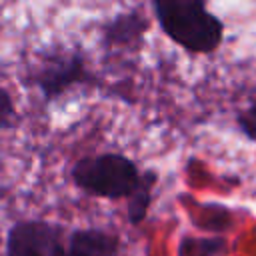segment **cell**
<instances>
[{
	"label": "cell",
	"instance_id": "5b68a950",
	"mask_svg": "<svg viewBox=\"0 0 256 256\" xmlns=\"http://www.w3.org/2000/svg\"><path fill=\"white\" fill-rule=\"evenodd\" d=\"M150 30L148 16L138 10H126L102 24V46L106 50H138Z\"/></svg>",
	"mask_w": 256,
	"mask_h": 256
},
{
	"label": "cell",
	"instance_id": "277c9868",
	"mask_svg": "<svg viewBox=\"0 0 256 256\" xmlns=\"http://www.w3.org/2000/svg\"><path fill=\"white\" fill-rule=\"evenodd\" d=\"M68 230L62 224L28 218L6 232V256H68Z\"/></svg>",
	"mask_w": 256,
	"mask_h": 256
},
{
	"label": "cell",
	"instance_id": "9c48e42d",
	"mask_svg": "<svg viewBox=\"0 0 256 256\" xmlns=\"http://www.w3.org/2000/svg\"><path fill=\"white\" fill-rule=\"evenodd\" d=\"M236 126L248 140L256 142V100L236 114Z\"/></svg>",
	"mask_w": 256,
	"mask_h": 256
},
{
	"label": "cell",
	"instance_id": "7a4b0ae2",
	"mask_svg": "<svg viewBox=\"0 0 256 256\" xmlns=\"http://www.w3.org/2000/svg\"><path fill=\"white\" fill-rule=\"evenodd\" d=\"M72 182L82 192L106 198L126 200L140 182V166L120 152H100L82 156L72 164Z\"/></svg>",
	"mask_w": 256,
	"mask_h": 256
},
{
	"label": "cell",
	"instance_id": "52a82bcc",
	"mask_svg": "<svg viewBox=\"0 0 256 256\" xmlns=\"http://www.w3.org/2000/svg\"><path fill=\"white\" fill-rule=\"evenodd\" d=\"M156 182H158V172L156 170H152V168L142 170L138 186L126 198V214H128V222L132 226L142 224L144 218L148 216V210H150V204H152V192L156 188Z\"/></svg>",
	"mask_w": 256,
	"mask_h": 256
},
{
	"label": "cell",
	"instance_id": "8992f818",
	"mask_svg": "<svg viewBox=\"0 0 256 256\" xmlns=\"http://www.w3.org/2000/svg\"><path fill=\"white\" fill-rule=\"evenodd\" d=\"M66 246L68 256H120L122 252L120 236L100 226L68 230Z\"/></svg>",
	"mask_w": 256,
	"mask_h": 256
},
{
	"label": "cell",
	"instance_id": "3957f363",
	"mask_svg": "<svg viewBox=\"0 0 256 256\" xmlns=\"http://www.w3.org/2000/svg\"><path fill=\"white\" fill-rule=\"evenodd\" d=\"M28 86H34L46 104L62 98L76 86L96 84V76L92 74L86 56L76 48L50 46L38 52L34 64L30 66Z\"/></svg>",
	"mask_w": 256,
	"mask_h": 256
},
{
	"label": "cell",
	"instance_id": "6da1fadb",
	"mask_svg": "<svg viewBox=\"0 0 256 256\" xmlns=\"http://www.w3.org/2000/svg\"><path fill=\"white\" fill-rule=\"evenodd\" d=\"M208 0H152L162 32L190 54H210L224 38V22L206 8Z\"/></svg>",
	"mask_w": 256,
	"mask_h": 256
},
{
	"label": "cell",
	"instance_id": "ba28073f",
	"mask_svg": "<svg viewBox=\"0 0 256 256\" xmlns=\"http://www.w3.org/2000/svg\"><path fill=\"white\" fill-rule=\"evenodd\" d=\"M16 118H18V112H16L14 98H12L10 90L0 86V132L12 128L16 124Z\"/></svg>",
	"mask_w": 256,
	"mask_h": 256
}]
</instances>
